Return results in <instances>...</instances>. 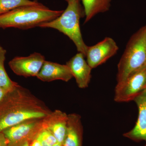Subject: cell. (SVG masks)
Returning a JSON list of instances; mask_svg holds the SVG:
<instances>
[{
    "label": "cell",
    "mask_w": 146,
    "mask_h": 146,
    "mask_svg": "<svg viewBox=\"0 0 146 146\" xmlns=\"http://www.w3.org/2000/svg\"><path fill=\"white\" fill-rule=\"evenodd\" d=\"M44 119L27 120L3 131L8 146H18L24 142L34 140L44 127Z\"/></svg>",
    "instance_id": "5"
},
{
    "label": "cell",
    "mask_w": 146,
    "mask_h": 146,
    "mask_svg": "<svg viewBox=\"0 0 146 146\" xmlns=\"http://www.w3.org/2000/svg\"><path fill=\"white\" fill-rule=\"evenodd\" d=\"M138 108V119L134 127L124 136L133 141H146V89L133 100Z\"/></svg>",
    "instance_id": "10"
},
{
    "label": "cell",
    "mask_w": 146,
    "mask_h": 146,
    "mask_svg": "<svg viewBox=\"0 0 146 146\" xmlns=\"http://www.w3.org/2000/svg\"><path fill=\"white\" fill-rule=\"evenodd\" d=\"M35 139L38 140L42 146H53L58 143L56 138L51 131L44 128L37 133Z\"/></svg>",
    "instance_id": "17"
},
{
    "label": "cell",
    "mask_w": 146,
    "mask_h": 146,
    "mask_svg": "<svg viewBox=\"0 0 146 146\" xmlns=\"http://www.w3.org/2000/svg\"><path fill=\"white\" fill-rule=\"evenodd\" d=\"M51 112L43 102L18 84L0 103V133L27 120L44 119Z\"/></svg>",
    "instance_id": "1"
},
{
    "label": "cell",
    "mask_w": 146,
    "mask_h": 146,
    "mask_svg": "<svg viewBox=\"0 0 146 146\" xmlns=\"http://www.w3.org/2000/svg\"><path fill=\"white\" fill-rule=\"evenodd\" d=\"M18 146H31L29 144V141H25L23 143H22L21 145H19Z\"/></svg>",
    "instance_id": "21"
},
{
    "label": "cell",
    "mask_w": 146,
    "mask_h": 146,
    "mask_svg": "<svg viewBox=\"0 0 146 146\" xmlns=\"http://www.w3.org/2000/svg\"><path fill=\"white\" fill-rule=\"evenodd\" d=\"M145 146H146V145H145Z\"/></svg>",
    "instance_id": "24"
},
{
    "label": "cell",
    "mask_w": 146,
    "mask_h": 146,
    "mask_svg": "<svg viewBox=\"0 0 146 146\" xmlns=\"http://www.w3.org/2000/svg\"><path fill=\"white\" fill-rule=\"evenodd\" d=\"M82 126L80 115H68L67 132L62 146H81Z\"/></svg>",
    "instance_id": "13"
},
{
    "label": "cell",
    "mask_w": 146,
    "mask_h": 146,
    "mask_svg": "<svg viewBox=\"0 0 146 146\" xmlns=\"http://www.w3.org/2000/svg\"><path fill=\"white\" fill-rule=\"evenodd\" d=\"M63 11L51 10L42 4L21 7L0 15V28H33L52 21L60 16Z\"/></svg>",
    "instance_id": "2"
},
{
    "label": "cell",
    "mask_w": 146,
    "mask_h": 146,
    "mask_svg": "<svg viewBox=\"0 0 146 146\" xmlns=\"http://www.w3.org/2000/svg\"><path fill=\"white\" fill-rule=\"evenodd\" d=\"M85 16L80 0L68 3L65 11L58 18L50 22L41 24L39 27L57 30L68 36L75 44L79 52L86 57L88 46L83 41L82 35L80 20Z\"/></svg>",
    "instance_id": "4"
},
{
    "label": "cell",
    "mask_w": 146,
    "mask_h": 146,
    "mask_svg": "<svg viewBox=\"0 0 146 146\" xmlns=\"http://www.w3.org/2000/svg\"><path fill=\"white\" fill-rule=\"evenodd\" d=\"M6 51L0 46V87L11 91L18 84L12 81L7 73L4 66Z\"/></svg>",
    "instance_id": "15"
},
{
    "label": "cell",
    "mask_w": 146,
    "mask_h": 146,
    "mask_svg": "<svg viewBox=\"0 0 146 146\" xmlns=\"http://www.w3.org/2000/svg\"><path fill=\"white\" fill-rule=\"evenodd\" d=\"M8 141L3 132L0 133V146H8Z\"/></svg>",
    "instance_id": "18"
},
{
    "label": "cell",
    "mask_w": 146,
    "mask_h": 146,
    "mask_svg": "<svg viewBox=\"0 0 146 146\" xmlns=\"http://www.w3.org/2000/svg\"><path fill=\"white\" fill-rule=\"evenodd\" d=\"M68 115L61 110L52 111L43 119L44 128L48 129L56 138L58 143L62 145L67 132Z\"/></svg>",
    "instance_id": "11"
},
{
    "label": "cell",
    "mask_w": 146,
    "mask_h": 146,
    "mask_svg": "<svg viewBox=\"0 0 146 146\" xmlns=\"http://www.w3.org/2000/svg\"><path fill=\"white\" fill-rule=\"evenodd\" d=\"M43 82H50L61 80L68 82L73 76L67 65H61L54 62L46 61L36 77Z\"/></svg>",
    "instance_id": "12"
},
{
    "label": "cell",
    "mask_w": 146,
    "mask_h": 146,
    "mask_svg": "<svg viewBox=\"0 0 146 146\" xmlns=\"http://www.w3.org/2000/svg\"><path fill=\"white\" fill-rule=\"evenodd\" d=\"M65 1H67L68 3L71 2H72L73 1H75V0H65Z\"/></svg>",
    "instance_id": "23"
},
{
    "label": "cell",
    "mask_w": 146,
    "mask_h": 146,
    "mask_svg": "<svg viewBox=\"0 0 146 146\" xmlns=\"http://www.w3.org/2000/svg\"><path fill=\"white\" fill-rule=\"evenodd\" d=\"M146 67V24L128 42L118 63L117 84L122 83L134 73Z\"/></svg>",
    "instance_id": "3"
},
{
    "label": "cell",
    "mask_w": 146,
    "mask_h": 146,
    "mask_svg": "<svg viewBox=\"0 0 146 146\" xmlns=\"http://www.w3.org/2000/svg\"><path fill=\"white\" fill-rule=\"evenodd\" d=\"M53 146H62V145L61 144L59 143H57L55 145H54Z\"/></svg>",
    "instance_id": "22"
},
{
    "label": "cell",
    "mask_w": 146,
    "mask_h": 146,
    "mask_svg": "<svg viewBox=\"0 0 146 146\" xmlns=\"http://www.w3.org/2000/svg\"><path fill=\"white\" fill-rule=\"evenodd\" d=\"M42 4L36 1L30 0H0V15L21 7Z\"/></svg>",
    "instance_id": "16"
},
{
    "label": "cell",
    "mask_w": 146,
    "mask_h": 146,
    "mask_svg": "<svg viewBox=\"0 0 146 146\" xmlns=\"http://www.w3.org/2000/svg\"><path fill=\"white\" fill-rule=\"evenodd\" d=\"M86 17L84 23L89 22L97 14L109 10L112 0H81Z\"/></svg>",
    "instance_id": "14"
},
{
    "label": "cell",
    "mask_w": 146,
    "mask_h": 146,
    "mask_svg": "<svg viewBox=\"0 0 146 146\" xmlns=\"http://www.w3.org/2000/svg\"><path fill=\"white\" fill-rule=\"evenodd\" d=\"M45 61L43 55L34 52L26 57L14 58L9 61V65L17 75L25 77H36Z\"/></svg>",
    "instance_id": "7"
},
{
    "label": "cell",
    "mask_w": 146,
    "mask_h": 146,
    "mask_svg": "<svg viewBox=\"0 0 146 146\" xmlns=\"http://www.w3.org/2000/svg\"><path fill=\"white\" fill-rule=\"evenodd\" d=\"M146 89V67L129 76L122 83L117 84L114 100L117 102L133 101L135 97Z\"/></svg>",
    "instance_id": "6"
},
{
    "label": "cell",
    "mask_w": 146,
    "mask_h": 146,
    "mask_svg": "<svg viewBox=\"0 0 146 146\" xmlns=\"http://www.w3.org/2000/svg\"><path fill=\"white\" fill-rule=\"evenodd\" d=\"M10 91L0 87V103L4 99L6 96Z\"/></svg>",
    "instance_id": "19"
},
{
    "label": "cell",
    "mask_w": 146,
    "mask_h": 146,
    "mask_svg": "<svg viewBox=\"0 0 146 146\" xmlns=\"http://www.w3.org/2000/svg\"><path fill=\"white\" fill-rule=\"evenodd\" d=\"M30 145L31 146H42L40 142L36 139H34V140H33L32 143Z\"/></svg>",
    "instance_id": "20"
},
{
    "label": "cell",
    "mask_w": 146,
    "mask_h": 146,
    "mask_svg": "<svg viewBox=\"0 0 146 146\" xmlns=\"http://www.w3.org/2000/svg\"><path fill=\"white\" fill-rule=\"evenodd\" d=\"M84 57L83 54L78 52L66 63L75 78L78 86L81 89L88 87L91 78L92 69Z\"/></svg>",
    "instance_id": "9"
},
{
    "label": "cell",
    "mask_w": 146,
    "mask_h": 146,
    "mask_svg": "<svg viewBox=\"0 0 146 146\" xmlns=\"http://www.w3.org/2000/svg\"><path fill=\"white\" fill-rule=\"evenodd\" d=\"M118 50L119 47L114 39L106 37L96 44L88 46L86 61L92 69L96 68L115 55Z\"/></svg>",
    "instance_id": "8"
}]
</instances>
